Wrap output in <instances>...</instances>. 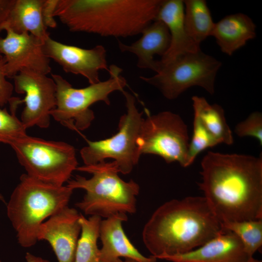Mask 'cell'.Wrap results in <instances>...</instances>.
<instances>
[{"instance_id":"cell-15","label":"cell","mask_w":262,"mask_h":262,"mask_svg":"<svg viewBox=\"0 0 262 262\" xmlns=\"http://www.w3.org/2000/svg\"><path fill=\"white\" fill-rule=\"evenodd\" d=\"M250 258L239 238L226 229L186 253L163 257L172 262H246Z\"/></svg>"},{"instance_id":"cell-35","label":"cell","mask_w":262,"mask_h":262,"mask_svg":"<svg viewBox=\"0 0 262 262\" xmlns=\"http://www.w3.org/2000/svg\"><path fill=\"white\" fill-rule=\"evenodd\" d=\"M2 57H3V56L0 53V59Z\"/></svg>"},{"instance_id":"cell-2","label":"cell","mask_w":262,"mask_h":262,"mask_svg":"<svg viewBox=\"0 0 262 262\" xmlns=\"http://www.w3.org/2000/svg\"><path fill=\"white\" fill-rule=\"evenodd\" d=\"M224 230L203 196L172 199L159 207L144 227L143 242L157 259L203 245Z\"/></svg>"},{"instance_id":"cell-3","label":"cell","mask_w":262,"mask_h":262,"mask_svg":"<svg viewBox=\"0 0 262 262\" xmlns=\"http://www.w3.org/2000/svg\"><path fill=\"white\" fill-rule=\"evenodd\" d=\"M163 0H58L54 12L72 32L127 37L157 17Z\"/></svg>"},{"instance_id":"cell-33","label":"cell","mask_w":262,"mask_h":262,"mask_svg":"<svg viewBox=\"0 0 262 262\" xmlns=\"http://www.w3.org/2000/svg\"><path fill=\"white\" fill-rule=\"evenodd\" d=\"M246 262H262V261L256 259L253 257L250 258Z\"/></svg>"},{"instance_id":"cell-12","label":"cell","mask_w":262,"mask_h":262,"mask_svg":"<svg viewBox=\"0 0 262 262\" xmlns=\"http://www.w3.org/2000/svg\"><path fill=\"white\" fill-rule=\"evenodd\" d=\"M6 36L0 37V53L4 57L7 77L20 71L31 70L48 75L51 72L50 59L45 53L40 39L27 33H17L8 28Z\"/></svg>"},{"instance_id":"cell-27","label":"cell","mask_w":262,"mask_h":262,"mask_svg":"<svg viewBox=\"0 0 262 262\" xmlns=\"http://www.w3.org/2000/svg\"><path fill=\"white\" fill-rule=\"evenodd\" d=\"M234 132L240 137H252L258 140L262 146V114L255 111L244 121L238 123Z\"/></svg>"},{"instance_id":"cell-26","label":"cell","mask_w":262,"mask_h":262,"mask_svg":"<svg viewBox=\"0 0 262 262\" xmlns=\"http://www.w3.org/2000/svg\"><path fill=\"white\" fill-rule=\"evenodd\" d=\"M11 112L0 108V142L10 145L27 135V129L16 116V111Z\"/></svg>"},{"instance_id":"cell-14","label":"cell","mask_w":262,"mask_h":262,"mask_svg":"<svg viewBox=\"0 0 262 262\" xmlns=\"http://www.w3.org/2000/svg\"><path fill=\"white\" fill-rule=\"evenodd\" d=\"M81 214L68 206L43 222L37 232V241L51 246L58 262H74L81 232Z\"/></svg>"},{"instance_id":"cell-18","label":"cell","mask_w":262,"mask_h":262,"mask_svg":"<svg viewBox=\"0 0 262 262\" xmlns=\"http://www.w3.org/2000/svg\"><path fill=\"white\" fill-rule=\"evenodd\" d=\"M141 34L138 40L130 45L118 41L119 49L121 52L134 54L139 68L156 73L159 69L158 61L155 60L154 56L159 55L162 57L167 51L170 43L168 29L163 21L155 19Z\"/></svg>"},{"instance_id":"cell-10","label":"cell","mask_w":262,"mask_h":262,"mask_svg":"<svg viewBox=\"0 0 262 262\" xmlns=\"http://www.w3.org/2000/svg\"><path fill=\"white\" fill-rule=\"evenodd\" d=\"M189 142L187 126L181 117L164 111L143 118L136 144L141 155H157L167 163L177 162L186 167Z\"/></svg>"},{"instance_id":"cell-31","label":"cell","mask_w":262,"mask_h":262,"mask_svg":"<svg viewBox=\"0 0 262 262\" xmlns=\"http://www.w3.org/2000/svg\"><path fill=\"white\" fill-rule=\"evenodd\" d=\"M27 262H50L40 257L36 256L30 253H27L25 256Z\"/></svg>"},{"instance_id":"cell-28","label":"cell","mask_w":262,"mask_h":262,"mask_svg":"<svg viewBox=\"0 0 262 262\" xmlns=\"http://www.w3.org/2000/svg\"><path fill=\"white\" fill-rule=\"evenodd\" d=\"M5 64V60L3 56L0 59V107L9 102L14 89V85L6 79Z\"/></svg>"},{"instance_id":"cell-23","label":"cell","mask_w":262,"mask_h":262,"mask_svg":"<svg viewBox=\"0 0 262 262\" xmlns=\"http://www.w3.org/2000/svg\"><path fill=\"white\" fill-rule=\"evenodd\" d=\"M101 218L93 215L88 218L81 214V232L74 262H99V249L97 242Z\"/></svg>"},{"instance_id":"cell-20","label":"cell","mask_w":262,"mask_h":262,"mask_svg":"<svg viewBox=\"0 0 262 262\" xmlns=\"http://www.w3.org/2000/svg\"><path fill=\"white\" fill-rule=\"evenodd\" d=\"M45 0H14L2 31L8 28L17 33H27L44 42L49 36L42 14Z\"/></svg>"},{"instance_id":"cell-17","label":"cell","mask_w":262,"mask_h":262,"mask_svg":"<svg viewBox=\"0 0 262 262\" xmlns=\"http://www.w3.org/2000/svg\"><path fill=\"white\" fill-rule=\"evenodd\" d=\"M184 5L182 0H163L156 19L167 26L170 43L166 52L158 61L159 66L169 63L184 54L200 49L186 32L184 22Z\"/></svg>"},{"instance_id":"cell-7","label":"cell","mask_w":262,"mask_h":262,"mask_svg":"<svg viewBox=\"0 0 262 262\" xmlns=\"http://www.w3.org/2000/svg\"><path fill=\"white\" fill-rule=\"evenodd\" d=\"M10 146L26 174L45 182L64 185L78 167L75 149L64 142L26 135Z\"/></svg>"},{"instance_id":"cell-13","label":"cell","mask_w":262,"mask_h":262,"mask_svg":"<svg viewBox=\"0 0 262 262\" xmlns=\"http://www.w3.org/2000/svg\"><path fill=\"white\" fill-rule=\"evenodd\" d=\"M45 54L60 65L66 73L81 75L90 84L100 82L99 71L109 67L106 60V50L100 45L90 49L63 44L49 36L43 44Z\"/></svg>"},{"instance_id":"cell-29","label":"cell","mask_w":262,"mask_h":262,"mask_svg":"<svg viewBox=\"0 0 262 262\" xmlns=\"http://www.w3.org/2000/svg\"><path fill=\"white\" fill-rule=\"evenodd\" d=\"M58 0H45L42 11V17L45 26L54 28L57 23L54 16V12Z\"/></svg>"},{"instance_id":"cell-11","label":"cell","mask_w":262,"mask_h":262,"mask_svg":"<svg viewBox=\"0 0 262 262\" xmlns=\"http://www.w3.org/2000/svg\"><path fill=\"white\" fill-rule=\"evenodd\" d=\"M14 89L25 94L23 99L17 98L18 104L25 102L21 121L26 129L37 126H49L50 111L56 104V84L51 77L31 70H23L12 78Z\"/></svg>"},{"instance_id":"cell-25","label":"cell","mask_w":262,"mask_h":262,"mask_svg":"<svg viewBox=\"0 0 262 262\" xmlns=\"http://www.w3.org/2000/svg\"><path fill=\"white\" fill-rule=\"evenodd\" d=\"M219 144L196 116L194 115L193 134L186 156V167L191 165L197 156L206 149Z\"/></svg>"},{"instance_id":"cell-19","label":"cell","mask_w":262,"mask_h":262,"mask_svg":"<svg viewBox=\"0 0 262 262\" xmlns=\"http://www.w3.org/2000/svg\"><path fill=\"white\" fill-rule=\"evenodd\" d=\"M224 53L232 55L256 36L252 19L243 13L228 15L215 23L211 35Z\"/></svg>"},{"instance_id":"cell-1","label":"cell","mask_w":262,"mask_h":262,"mask_svg":"<svg viewBox=\"0 0 262 262\" xmlns=\"http://www.w3.org/2000/svg\"><path fill=\"white\" fill-rule=\"evenodd\" d=\"M204 196L222 223L262 219V157L208 151L201 162Z\"/></svg>"},{"instance_id":"cell-16","label":"cell","mask_w":262,"mask_h":262,"mask_svg":"<svg viewBox=\"0 0 262 262\" xmlns=\"http://www.w3.org/2000/svg\"><path fill=\"white\" fill-rule=\"evenodd\" d=\"M127 220V214L123 213L101 220L99 237L102 246L99 249V262H116L122 257L142 262H157L155 258L142 255L130 242L122 226Z\"/></svg>"},{"instance_id":"cell-24","label":"cell","mask_w":262,"mask_h":262,"mask_svg":"<svg viewBox=\"0 0 262 262\" xmlns=\"http://www.w3.org/2000/svg\"><path fill=\"white\" fill-rule=\"evenodd\" d=\"M223 228L234 233L241 241L249 258L262 246V219L222 223Z\"/></svg>"},{"instance_id":"cell-5","label":"cell","mask_w":262,"mask_h":262,"mask_svg":"<svg viewBox=\"0 0 262 262\" xmlns=\"http://www.w3.org/2000/svg\"><path fill=\"white\" fill-rule=\"evenodd\" d=\"M76 170L92 174L90 179L77 175L67 181L74 190L82 189L86 194L76 206L86 215L105 218L119 213H134L140 187L133 180L125 181L118 176L115 163L102 162L78 166Z\"/></svg>"},{"instance_id":"cell-21","label":"cell","mask_w":262,"mask_h":262,"mask_svg":"<svg viewBox=\"0 0 262 262\" xmlns=\"http://www.w3.org/2000/svg\"><path fill=\"white\" fill-rule=\"evenodd\" d=\"M192 100L194 115L198 117L219 144L232 145L234 139L223 108L217 104H210L202 97L194 96Z\"/></svg>"},{"instance_id":"cell-30","label":"cell","mask_w":262,"mask_h":262,"mask_svg":"<svg viewBox=\"0 0 262 262\" xmlns=\"http://www.w3.org/2000/svg\"><path fill=\"white\" fill-rule=\"evenodd\" d=\"M14 0H0V32L9 16Z\"/></svg>"},{"instance_id":"cell-4","label":"cell","mask_w":262,"mask_h":262,"mask_svg":"<svg viewBox=\"0 0 262 262\" xmlns=\"http://www.w3.org/2000/svg\"><path fill=\"white\" fill-rule=\"evenodd\" d=\"M73 191L67 185L45 182L27 174L20 176L7 205V213L21 246L30 247L36 243L39 226L68 206Z\"/></svg>"},{"instance_id":"cell-34","label":"cell","mask_w":262,"mask_h":262,"mask_svg":"<svg viewBox=\"0 0 262 262\" xmlns=\"http://www.w3.org/2000/svg\"><path fill=\"white\" fill-rule=\"evenodd\" d=\"M0 200H2L3 201V197L0 194ZM0 262H1V261H0Z\"/></svg>"},{"instance_id":"cell-8","label":"cell","mask_w":262,"mask_h":262,"mask_svg":"<svg viewBox=\"0 0 262 262\" xmlns=\"http://www.w3.org/2000/svg\"><path fill=\"white\" fill-rule=\"evenodd\" d=\"M221 66L220 61L200 49L182 55L166 65L159 66L154 76L139 78L157 88L165 98L170 100L177 98L195 86L213 95L215 78Z\"/></svg>"},{"instance_id":"cell-6","label":"cell","mask_w":262,"mask_h":262,"mask_svg":"<svg viewBox=\"0 0 262 262\" xmlns=\"http://www.w3.org/2000/svg\"><path fill=\"white\" fill-rule=\"evenodd\" d=\"M109 67L108 80L81 88L73 87L62 76L51 74L56 87V104L50 112V116L72 130L87 129L95 118L90 106L98 101L110 105L109 95L116 91H123L127 84L120 67L115 65Z\"/></svg>"},{"instance_id":"cell-32","label":"cell","mask_w":262,"mask_h":262,"mask_svg":"<svg viewBox=\"0 0 262 262\" xmlns=\"http://www.w3.org/2000/svg\"><path fill=\"white\" fill-rule=\"evenodd\" d=\"M116 262H142L135 259H130V258H125L124 260H122L121 258L117 260Z\"/></svg>"},{"instance_id":"cell-9","label":"cell","mask_w":262,"mask_h":262,"mask_svg":"<svg viewBox=\"0 0 262 262\" xmlns=\"http://www.w3.org/2000/svg\"><path fill=\"white\" fill-rule=\"evenodd\" d=\"M124 96L126 113L121 116L118 132L110 138L96 141L87 140V145L80 154L84 165H93L111 158L120 173L129 174L138 163L141 154L137 140L143 118L136 107L135 97L129 92Z\"/></svg>"},{"instance_id":"cell-22","label":"cell","mask_w":262,"mask_h":262,"mask_svg":"<svg viewBox=\"0 0 262 262\" xmlns=\"http://www.w3.org/2000/svg\"><path fill=\"white\" fill-rule=\"evenodd\" d=\"M184 22L187 34L193 42L201 43L211 35L214 23L204 0H185Z\"/></svg>"}]
</instances>
